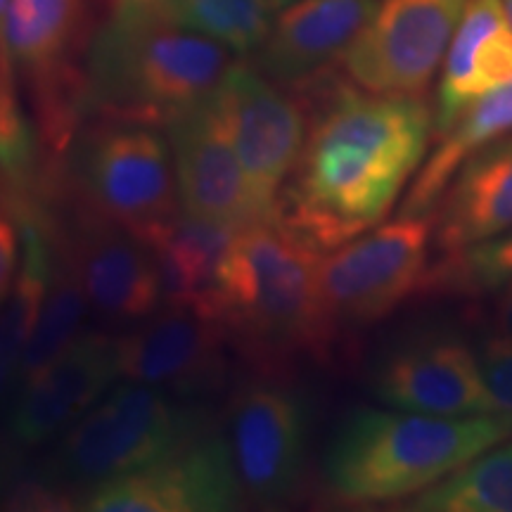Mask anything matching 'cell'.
<instances>
[{"label": "cell", "mask_w": 512, "mask_h": 512, "mask_svg": "<svg viewBox=\"0 0 512 512\" xmlns=\"http://www.w3.org/2000/svg\"><path fill=\"white\" fill-rule=\"evenodd\" d=\"M79 503L91 512H214L242 505L221 430H204L171 456L95 486Z\"/></svg>", "instance_id": "obj_14"}, {"label": "cell", "mask_w": 512, "mask_h": 512, "mask_svg": "<svg viewBox=\"0 0 512 512\" xmlns=\"http://www.w3.org/2000/svg\"><path fill=\"white\" fill-rule=\"evenodd\" d=\"M8 8L10 0H0V86L15 88V62L8 46Z\"/></svg>", "instance_id": "obj_32"}, {"label": "cell", "mask_w": 512, "mask_h": 512, "mask_svg": "<svg viewBox=\"0 0 512 512\" xmlns=\"http://www.w3.org/2000/svg\"><path fill=\"white\" fill-rule=\"evenodd\" d=\"M377 0H299L280 10L256 69L283 86L309 83L328 64L342 60L373 17Z\"/></svg>", "instance_id": "obj_18"}, {"label": "cell", "mask_w": 512, "mask_h": 512, "mask_svg": "<svg viewBox=\"0 0 512 512\" xmlns=\"http://www.w3.org/2000/svg\"><path fill=\"white\" fill-rule=\"evenodd\" d=\"M88 309H91V304L83 292L79 275H76L72 261L62 249L60 254L53 256V273H50L46 302H43L34 335L29 339V347L24 351L17 389L50 366L81 335Z\"/></svg>", "instance_id": "obj_25"}, {"label": "cell", "mask_w": 512, "mask_h": 512, "mask_svg": "<svg viewBox=\"0 0 512 512\" xmlns=\"http://www.w3.org/2000/svg\"><path fill=\"white\" fill-rule=\"evenodd\" d=\"M5 477H8V453H5L3 444H0V494L5 489Z\"/></svg>", "instance_id": "obj_34"}, {"label": "cell", "mask_w": 512, "mask_h": 512, "mask_svg": "<svg viewBox=\"0 0 512 512\" xmlns=\"http://www.w3.org/2000/svg\"><path fill=\"white\" fill-rule=\"evenodd\" d=\"M434 209V247L441 256L512 228V136L465 159Z\"/></svg>", "instance_id": "obj_20"}, {"label": "cell", "mask_w": 512, "mask_h": 512, "mask_svg": "<svg viewBox=\"0 0 512 512\" xmlns=\"http://www.w3.org/2000/svg\"><path fill=\"white\" fill-rule=\"evenodd\" d=\"M432 235L430 214H401L325 254L320 294L335 332L380 323L415 290H425Z\"/></svg>", "instance_id": "obj_6"}, {"label": "cell", "mask_w": 512, "mask_h": 512, "mask_svg": "<svg viewBox=\"0 0 512 512\" xmlns=\"http://www.w3.org/2000/svg\"><path fill=\"white\" fill-rule=\"evenodd\" d=\"M233 64L226 46L178 27L159 5L112 10L83 62L86 110L110 121L166 124L207 98Z\"/></svg>", "instance_id": "obj_4"}, {"label": "cell", "mask_w": 512, "mask_h": 512, "mask_svg": "<svg viewBox=\"0 0 512 512\" xmlns=\"http://www.w3.org/2000/svg\"><path fill=\"white\" fill-rule=\"evenodd\" d=\"M112 10H124V8H155L159 5V0H110Z\"/></svg>", "instance_id": "obj_33"}, {"label": "cell", "mask_w": 512, "mask_h": 512, "mask_svg": "<svg viewBox=\"0 0 512 512\" xmlns=\"http://www.w3.org/2000/svg\"><path fill=\"white\" fill-rule=\"evenodd\" d=\"M209 98L245 171L256 216L275 219L280 190L297 169L309 133L302 105L249 64H233Z\"/></svg>", "instance_id": "obj_8"}, {"label": "cell", "mask_w": 512, "mask_h": 512, "mask_svg": "<svg viewBox=\"0 0 512 512\" xmlns=\"http://www.w3.org/2000/svg\"><path fill=\"white\" fill-rule=\"evenodd\" d=\"M512 280V228L477 245L441 256L430 268L425 290L482 297Z\"/></svg>", "instance_id": "obj_27"}, {"label": "cell", "mask_w": 512, "mask_h": 512, "mask_svg": "<svg viewBox=\"0 0 512 512\" xmlns=\"http://www.w3.org/2000/svg\"><path fill=\"white\" fill-rule=\"evenodd\" d=\"M240 503L254 508L283 503L297 489L306 458V408L294 389L254 382L228 403L223 420Z\"/></svg>", "instance_id": "obj_11"}, {"label": "cell", "mask_w": 512, "mask_h": 512, "mask_svg": "<svg viewBox=\"0 0 512 512\" xmlns=\"http://www.w3.org/2000/svg\"><path fill=\"white\" fill-rule=\"evenodd\" d=\"M159 10L178 27L197 31L235 55L264 46L275 22L268 0H159Z\"/></svg>", "instance_id": "obj_26"}, {"label": "cell", "mask_w": 512, "mask_h": 512, "mask_svg": "<svg viewBox=\"0 0 512 512\" xmlns=\"http://www.w3.org/2000/svg\"><path fill=\"white\" fill-rule=\"evenodd\" d=\"M510 437L512 413L361 408L330 439L323 477L330 494L344 503H394L418 496Z\"/></svg>", "instance_id": "obj_3"}, {"label": "cell", "mask_w": 512, "mask_h": 512, "mask_svg": "<svg viewBox=\"0 0 512 512\" xmlns=\"http://www.w3.org/2000/svg\"><path fill=\"white\" fill-rule=\"evenodd\" d=\"M50 273L53 256L46 233L31 216H24L19 271L8 299L0 306V403L17 392L19 368L46 302Z\"/></svg>", "instance_id": "obj_23"}, {"label": "cell", "mask_w": 512, "mask_h": 512, "mask_svg": "<svg viewBox=\"0 0 512 512\" xmlns=\"http://www.w3.org/2000/svg\"><path fill=\"white\" fill-rule=\"evenodd\" d=\"M384 406L430 415L501 413L472 344L448 330L415 332L384 349L370 368Z\"/></svg>", "instance_id": "obj_12"}, {"label": "cell", "mask_w": 512, "mask_h": 512, "mask_svg": "<svg viewBox=\"0 0 512 512\" xmlns=\"http://www.w3.org/2000/svg\"><path fill=\"white\" fill-rule=\"evenodd\" d=\"M209 95L164 124L174 159L178 200L185 214L221 226L245 228L259 221V216L249 197L245 171Z\"/></svg>", "instance_id": "obj_16"}, {"label": "cell", "mask_w": 512, "mask_h": 512, "mask_svg": "<svg viewBox=\"0 0 512 512\" xmlns=\"http://www.w3.org/2000/svg\"><path fill=\"white\" fill-rule=\"evenodd\" d=\"M512 81V27L503 0H467L441 62L434 131L446 133L472 102Z\"/></svg>", "instance_id": "obj_19"}, {"label": "cell", "mask_w": 512, "mask_h": 512, "mask_svg": "<svg viewBox=\"0 0 512 512\" xmlns=\"http://www.w3.org/2000/svg\"><path fill=\"white\" fill-rule=\"evenodd\" d=\"M482 347H512V280L491 292Z\"/></svg>", "instance_id": "obj_30"}, {"label": "cell", "mask_w": 512, "mask_h": 512, "mask_svg": "<svg viewBox=\"0 0 512 512\" xmlns=\"http://www.w3.org/2000/svg\"><path fill=\"white\" fill-rule=\"evenodd\" d=\"M8 46L34 88L43 136L60 150L86 112L79 60L91 46L88 0H10Z\"/></svg>", "instance_id": "obj_9"}, {"label": "cell", "mask_w": 512, "mask_h": 512, "mask_svg": "<svg viewBox=\"0 0 512 512\" xmlns=\"http://www.w3.org/2000/svg\"><path fill=\"white\" fill-rule=\"evenodd\" d=\"M309 121L278 219L332 252L382 223L422 166L434 112L422 95L330 88Z\"/></svg>", "instance_id": "obj_1"}, {"label": "cell", "mask_w": 512, "mask_h": 512, "mask_svg": "<svg viewBox=\"0 0 512 512\" xmlns=\"http://www.w3.org/2000/svg\"><path fill=\"white\" fill-rule=\"evenodd\" d=\"M204 415L178 396L126 380L60 434L36 484L41 501H81L95 486L157 463L200 437Z\"/></svg>", "instance_id": "obj_5"}, {"label": "cell", "mask_w": 512, "mask_h": 512, "mask_svg": "<svg viewBox=\"0 0 512 512\" xmlns=\"http://www.w3.org/2000/svg\"><path fill=\"white\" fill-rule=\"evenodd\" d=\"M467 0H377L342 55L354 86L380 95H425L444 62Z\"/></svg>", "instance_id": "obj_10"}, {"label": "cell", "mask_w": 512, "mask_h": 512, "mask_svg": "<svg viewBox=\"0 0 512 512\" xmlns=\"http://www.w3.org/2000/svg\"><path fill=\"white\" fill-rule=\"evenodd\" d=\"M226 328L190 304H166L117 337L119 377L178 399H204L226 382Z\"/></svg>", "instance_id": "obj_13"}, {"label": "cell", "mask_w": 512, "mask_h": 512, "mask_svg": "<svg viewBox=\"0 0 512 512\" xmlns=\"http://www.w3.org/2000/svg\"><path fill=\"white\" fill-rule=\"evenodd\" d=\"M238 230L197 219L183 209L174 221L157 230L147 245L162 268L166 302L190 304L204 311L223 254Z\"/></svg>", "instance_id": "obj_22"}, {"label": "cell", "mask_w": 512, "mask_h": 512, "mask_svg": "<svg viewBox=\"0 0 512 512\" xmlns=\"http://www.w3.org/2000/svg\"><path fill=\"white\" fill-rule=\"evenodd\" d=\"M441 136L437 150L422 162L408 188L401 214H430L465 159L494 140L512 136V81L472 102Z\"/></svg>", "instance_id": "obj_21"}, {"label": "cell", "mask_w": 512, "mask_h": 512, "mask_svg": "<svg viewBox=\"0 0 512 512\" xmlns=\"http://www.w3.org/2000/svg\"><path fill=\"white\" fill-rule=\"evenodd\" d=\"M482 373L501 413H512V347H479Z\"/></svg>", "instance_id": "obj_29"}, {"label": "cell", "mask_w": 512, "mask_h": 512, "mask_svg": "<svg viewBox=\"0 0 512 512\" xmlns=\"http://www.w3.org/2000/svg\"><path fill=\"white\" fill-rule=\"evenodd\" d=\"M62 249L98 316L110 323H136L159 311L162 268L152 247L136 233L88 207Z\"/></svg>", "instance_id": "obj_15"}, {"label": "cell", "mask_w": 512, "mask_h": 512, "mask_svg": "<svg viewBox=\"0 0 512 512\" xmlns=\"http://www.w3.org/2000/svg\"><path fill=\"white\" fill-rule=\"evenodd\" d=\"M74 169L88 207L145 242L181 214L171 147L152 124L98 126L81 140Z\"/></svg>", "instance_id": "obj_7"}, {"label": "cell", "mask_w": 512, "mask_h": 512, "mask_svg": "<svg viewBox=\"0 0 512 512\" xmlns=\"http://www.w3.org/2000/svg\"><path fill=\"white\" fill-rule=\"evenodd\" d=\"M503 10H505V17H508V22L512 27V0H503Z\"/></svg>", "instance_id": "obj_36"}, {"label": "cell", "mask_w": 512, "mask_h": 512, "mask_svg": "<svg viewBox=\"0 0 512 512\" xmlns=\"http://www.w3.org/2000/svg\"><path fill=\"white\" fill-rule=\"evenodd\" d=\"M323 256L278 216L249 223L230 240L204 311L254 354L325 356L337 332L320 294Z\"/></svg>", "instance_id": "obj_2"}, {"label": "cell", "mask_w": 512, "mask_h": 512, "mask_svg": "<svg viewBox=\"0 0 512 512\" xmlns=\"http://www.w3.org/2000/svg\"><path fill=\"white\" fill-rule=\"evenodd\" d=\"M418 512H512V441L479 453L406 505Z\"/></svg>", "instance_id": "obj_24"}, {"label": "cell", "mask_w": 512, "mask_h": 512, "mask_svg": "<svg viewBox=\"0 0 512 512\" xmlns=\"http://www.w3.org/2000/svg\"><path fill=\"white\" fill-rule=\"evenodd\" d=\"M19 235L15 226L8 219L0 216V306H3L5 299L15 285L17 278V261H19Z\"/></svg>", "instance_id": "obj_31"}, {"label": "cell", "mask_w": 512, "mask_h": 512, "mask_svg": "<svg viewBox=\"0 0 512 512\" xmlns=\"http://www.w3.org/2000/svg\"><path fill=\"white\" fill-rule=\"evenodd\" d=\"M119 377L117 337L81 332L50 366L17 389L10 432L22 446L60 437Z\"/></svg>", "instance_id": "obj_17"}, {"label": "cell", "mask_w": 512, "mask_h": 512, "mask_svg": "<svg viewBox=\"0 0 512 512\" xmlns=\"http://www.w3.org/2000/svg\"><path fill=\"white\" fill-rule=\"evenodd\" d=\"M36 171V143L15 88L0 86V174L17 188H29Z\"/></svg>", "instance_id": "obj_28"}, {"label": "cell", "mask_w": 512, "mask_h": 512, "mask_svg": "<svg viewBox=\"0 0 512 512\" xmlns=\"http://www.w3.org/2000/svg\"><path fill=\"white\" fill-rule=\"evenodd\" d=\"M268 3H271V8L275 12H280V10L290 8V5H294V3H299V0H268Z\"/></svg>", "instance_id": "obj_35"}]
</instances>
